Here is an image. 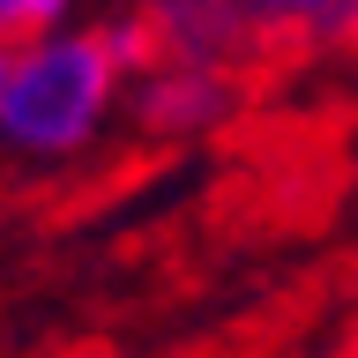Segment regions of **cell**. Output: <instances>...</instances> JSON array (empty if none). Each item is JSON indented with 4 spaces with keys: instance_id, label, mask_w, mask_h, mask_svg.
Returning <instances> with one entry per match:
<instances>
[{
    "instance_id": "3",
    "label": "cell",
    "mask_w": 358,
    "mask_h": 358,
    "mask_svg": "<svg viewBox=\"0 0 358 358\" xmlns=\"http://www.w3.org/2000/svg\"><path fill=\"white\" fill-rule=\"evenodd\" d=\"M239 112V83L224 60H201V52H164L127 83V120L150 142H187V134H209Z\"/></svg>"
},
{
    "instance_id": "5",
    "label": "cell",
    "mask_w": 358,
    "mask_h": 358,
    "mask_svg": "<svg viewBox=\"0 0 358 358\" xmlns=\"http://www.w3.org/2000/svg\"><path fill=\"white\" fill-rule=\"evenodd\" d=\"M8 60H15V52H0V105H8Z\"/></svg>"
},
{
    "instance_id": "4",
    "label": "cell",
    "mask_w": 358,
    "mask_h": 358,
    "mask_svg": "<svg viewBox=\"0 0 358 358\" xmlns=\"http://www.w3.org/2000/svg\"><path fill=\"white\" fill-rule=\"evenodd\" d=\"M75 22V0H0V52H22L30 38H52Z\"/></svg>"
},
{
    "instance_id": "7",
    "label": "cell",
    "mask_w": 358,
    "mask_h": 358,
    "mask_svg": "<svg viewBox=\"0 0 358 358\" xmlns=\"http://www.w3.org/2000/svg\"><path fill=\"white\" fill-rule=\"evenodd\" d=\"M351 358H358V351H351Z\"/></svg>"
},
{
    "instance_id": "6",
    "label": "cell",
    "mask_w": 358,
    "mask_h": 358,
    "mask_svg": "<svg viewBox=\"0 0 358 358\" xmlns=\"http://www.w3.org/2000/svg\"><path fill=\"white\" fill-rule=\"evenodd\" d=\"M120 8H157V0H120Z\"/></svg>"
},
{
    "instance_id": "2",
    "label": "cell",
    "mask_w": 358,
    "mask_h": 358,
    "mask_svg": "<svg viewBox=\"0 0 358 358\" xmlns=\"http://www.w3.org/2000/svg\"><path fill=\"white\" fill-rule=\"evenodd\" d=\"M164 30V52H201V60H231V52H336L358 45V0H157L150 8Z\"/></svg>"
},
{
    "instance_id": "1",
    "label": "cell",
    "mask_w": 358,
    "mask_h": 358,
    "mask_svg": "<svg viewBox=\"0 0 358 358\" xmlns=\"http://www.w3.org/2000/svg\"><path fill=\"white\" fill-rule=\"evenodd\" d=\"M127 60L112 52L105 22H67L52 38H30L8 60V105H0V150L15 164H75L105 142L112 120H127Z\"/></svg>"
}]
</instances>
